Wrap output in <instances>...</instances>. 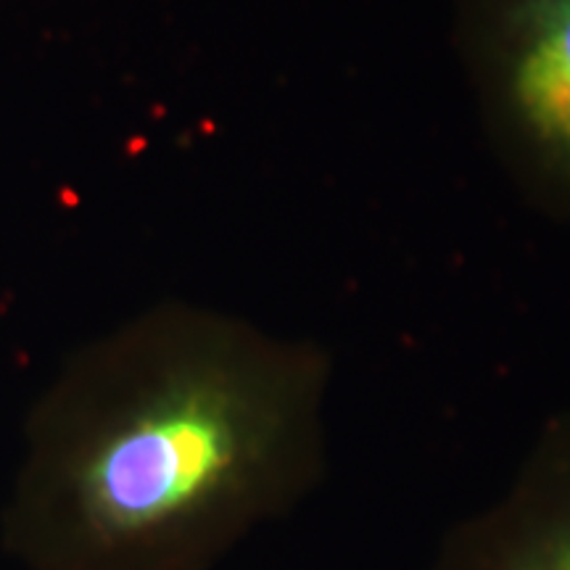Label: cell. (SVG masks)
I'll list each match as a JSON object with an SVG mask.
<instances>
[{
	"label": "cell",
	"instance_id": "obj_1",
	"mask_svg": "<svg viewBox=\"0 0 570 570\" xmlns=\"http://www.w3.org/2000/svg\"><path fill=\"white\" fill-rule=\"evenodd\" d=\"M333 354L167 298L71 352L24 423L3 547L27 570H209L331 465Z\"/></svg>",
	"mask_w": 570,
	"mask_h": 570
},
{
	"label": "cell",
	"instance_id": "obj_2",
	"mask_svg": "<svg viewBox=\"0 0 570 570\" xmlns=\"http://www.w3.org/2000/svg\"><path fill=\"white\" fill-rule=\"evenodd\" d=\"M452 40L499 169L570 227V0H454Z\"/></svg>",
	"mask_w": 570,
	"mask_h": 570
},
{
	"label": "cell",
	"instance_id": "obj_3",
	"mask_svg": "<svg viewBox=\"0 0 570 570\" xmlns=\"http://www.w3.org/2000/svg\"><path fill=\"white\" fill-rule=\"evenodd\" d=\"M428 570H570V410L544 420L502 497L446 529Z\"/></svg>",
	"mask_w": 570,
	"mask_h": 570
}]
</instances>
